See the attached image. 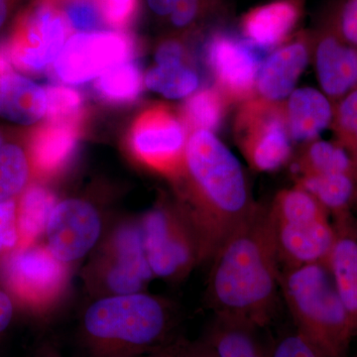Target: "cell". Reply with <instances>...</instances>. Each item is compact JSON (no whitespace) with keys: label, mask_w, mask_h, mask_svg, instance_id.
<instances>
[{"label":"cell","mask_w":357,"mask_h":357,"mask_svg":"<svg viewBox=\"0 0 357 357\" xmlns=\"http://www.w3.org/2000/svg\"><path fill=\"white\" fill-rule=\"evenodd\" d=\"M145 252L154 277L182 280L202 262L198 238L178 204H161L140 222Z\"/></svg>","instance_id":"cell-5"},{"label":"cell","mask_w":357,"mask_h":357,"mask_svg":"<svg viewBox=\"0 0 357 357\" xmlns=\"http://www.w3.org/2000/svg\"><path fill=\"white\" fill-rule=\"evenodd\" d=\"M14 316L13 298L7 291L0 289V335L10 326Z\"/></svg>","instance_id":"cell-40"},{"label":"cell","mask_w":357,"mask_h":357,"mask_svg":"<svg viewBox=\"0 0 357 357\" xmlns=\"http://www.w3.org/2000/svg\"><path fill=\"white\" fill-rule=\"evenodd\" d=\"M56 204L55 196L42 185H32L25 190L18 202L20 248H28L35 243L46 229L47 222Z\"/></svg>","instance_id":"cell-25"},{"label":"cell","mask_w":357,"mask_h":357,"mask_svg":"<svg viewBox=\"0 0 357 357\" xmlns=\"http://www.w3.org/2000/svg\"><path fill=\"white\" fill-rule=\"evenodd\" d=\"M185 58H187V53H185L184 45L177 40H166L157 48V64L185 63Z\"/></svg>","instance_id":"cell-37"},{"label":"cell","mask_w":357,"mask_h":357,"mask_svg":"<svg viewBox=\"0 0 357 357\" xmlns=\"http://www.w3.org/2000/svg\"><path fill=\"white\" fill-rule=\"evenodd\" d=\"M46 96L48 121L82 126L84 102L79 91L67 86H49Z\"/></svg>","instance_id":"cell-31"},{"label":"cell","mask_w":357,"mask_h":357,"mask_svg":"<svg viewBox=\"0 0 357 357\" xmlns=\"http://www.w3.org/2000/svg\"><path fill=\"white\" fill-rule=\"evenodd\" d=\"M259 328L241 323L215 319L204 340L218 357H272V349L258 337Z\"/></svg>","instance_id":"cell-22"},{"label":"cell","mask_w":357,"mask_h":357,"mask_svg":"<svg viewBox=\"0 0 357 357\" xmlns=\"http://www.w3.org/2000/svg\"><path fill=\"white\" fill-rule=\"evenodd\" d=\"M7 15V7L4 0H0V26L3 24Z\"/></svg>","instance_id":"cell-44"},{"label":"cell","mask_w":357,"mask_h":357,"mask_svg":"<svg viewBox=\"0 0 357 357\" xmlns=\"http://www.w3.org/2000/svg\"><path fill=\"white\" fill-rule=\"evenodd\" d=\"M65 23L48 4L35 8L14 39L10 57L16 67L30 73L46 69L64 47Z\"/></svg>","instance_id":"cell-13"},{"label":"cell","mask_w":357,"mask_h":357,"mask_svg":"<svg viewBox=\"0 0 357 357\" xmlns=\"http://www.w3.org/2000/svg\"><path fill=\"white\" fill-rule=\"evenodd\" d=\"M9 69H10V66H9L8 59L4 54L0 53V76L9 73Z\"/></svg>","instance_id":"cell-43"},{"label":"cell","mask_w":357,"mask_h":357,"mask_svg":"<svg viewBox=\"0 0 357 357\" xmlns=\"http://www.w3.org/2000/svg\"><path fill=\"white\" fill-rule=\"evenodd\" d=\"M50 357H55V356H50Z\"/></svg>","instance_id":"cell-45"},{"label":"cell","mask_w":357,"mask_h":357,"mask_svg":"<svg viewBox=\"0 0 357 357\" xmlns=\"http://www.w3.org/2000/svg\"><path fill=\"white\" fill-rule=\"evenodd\" d=\"M102 222L93 204L69 199L56 204L47 222V248L62 263L82 259L102 234Z\"/></svg>","instance_id":"cell-10"},{"label":"cell","mask_w":357,"mask_h":357,"mask_svg":"<svg viewBox=\"0 0 357 357\" xmlns=\"http://www.w3.org/2000/svg\"><path fill=\"white\" fill-rule=\"evenodd\" d=\"M337 220V236L330 255L324 262L330 270L338 295L357 333V238L352 236L345 222Z\"/></svg>","instance_id":"cell-20"},{"label":"cell","mask_w":357,"mask_h":357,"mask_svg":"<svg viewBox=\"0 0 357 357\" xmlns=\"http://www.w3.org/2000/svg\"><path fill=\"white\" fill-rule=\"evenodd\" d=\"M297 185L310 192L337 220L347 217V211L357 195L356 178L349 174H325L295 178Z\"/></svg>","instance_id":"cell-23"},{"label":"cell","mask_w":357,"mask_h":357,"mask_svg":"<svg viewBox=\"0 0 357 357\" xmlns=\"http://www.w3.org/2000/svg\"><path fill=\"white\" fill-rule=\"evenodd\" d=\"M184 122L169 105H150L133 121L128 151L141 165L177 182L184 175L190 135Z\"/></svg>","instance_id":"cell-6"},{"label":"cell","mask_w":357,"mask_h":357,"mask_svg":"<svg viewBox=\"0 0 357 357\" xmlns=\"http://www.w3.org/2000/svg\"><path fill=\"white\" fill-rule=\"evenodd\" d=\"M29 159L13 144L0 148V202L13 199L25 189L29 180Z\"/></svg>","instance_id":"cell-30"},{"label":"cell","mask_w":357,"mask_h":357,"mask_svg":"<svg viewBox=\"0 0 357 357\" xmlns=\"http://www.w3.org/2000/svg\"><path fill=\"white\" fill-rule=\"evenodd\" d=\"M273 225L283 268L325 262L337 236L328 218L273 222Z\"/></svg>","instance_id":"cell-15"},{"label":"cell","mask_w":357,"mask_h":357,"mask_svg":"<svg viewBox=\"0 0 357 357\" xmlns=\"http://www.w3.org/2000/svg\"><path fill=\"white\" fill-rule=\"evenodd\" d=\"M272 357H328L318 347L297 332L282 337L273 349Z\"/></svg>","instance_id":"cell-34"},{"label":"cell","mask_w":357,"mask_h":357,"mask_svg":"<svg viewBox=\"0 0 357 357\" xmlns=\"http://www.w3.org/2000/svg\"><path fill=\"white\" fill-rule=\"evenodd\" d=\"M175 184L178 206L198 238L202 262L211 261L258 206L238 160L210 131L190 135L185 173Z\"/></svg>","instance_id":"cell-2"},{"label":"cell","mask_w":357,"mask_h":357,"mask_svg":"<svg viewBox=\"0 0 357 357\" xmlns=\"http://www.w3.org/2000/svg\"><path fill=\"white\" fill-rule=\"evenodd\" d=\"M227 103L218 88L201 89L188 98L180 116L189 133L199 130L213 133L222 124Z\"/></svg>","instance_id":"cell-26"},{"label":"cell","mask_w":357,"mask_h":357,"mask_svg":"<svg viewBox=\"0 0 357 357\" xmlns=\"http://www.w3.org/2000/svg\"><path fill=\"white\" fill-rule=\"evenodd\" d=\"M284 109L291 141L306 144L318 139L319 134L332 123L333 103L316 89H295L284 103Z\"/></svg>","instance_id":"cell-19"},{"label":"cell","mask_w":357,"mask_h":357,"mask_svg":"<svg viewBox=\"0 0 357 357\" xmlns=\"http://www.w3.org/2000/svg\"><path fill=\"white\" fill-rule=\"evenodd\" d=\"M312 54L321 91L333 105L357 88V48L340 36L335 24L319 35Z\"/></svg>","instance_id":"cell-14"},{"label":"cell","mask_w":357,"mask_h":357,"mask_svg":"<svg viewBox=\"0 0 357 357\" xmlns=\"http://www.w3.org/2000/svg\"><path fill=\"white\" fill-rule=\"evenodd\" d=\"M301 14L298 0H275L255 7L244 15L241 22L244 37L256 48L274 49L287 40Z\"/></svg>","instance_id":"cell-18"},{"label":"cell","mask_w":357,"mask_h":357,"mask_svg":"<svg viewBox=\"0 0 357 357\" xmlns=\"http://www.w3.org/2000/svg\"><path fill=\"white\" fill-rule=\"evenodd\" d=\"M46 112V91L41 86L13 73L0 76V116L29 126Z\"/></svg>","instance_id":"cell-21"},{"label":"cell","mask_w":357,"mask_h":357,"mask_svg":"<svg viewBox=\"0 0 357 357\" xmlns=\"http://www.w3.org/2000/svg\"><path fill=\"white\" fill-rule=\"evenodd\" d=\"M66 14L70 24L82 33L93 31L102 20L100 10L91 0H73L66 9Z\"/></svg>","instance_id":"cell-33"},{"label":"cell","mask_w":357,"mask_h":357,"mask_svg":"<svg viewBox=\"0 0 357 357\" xmlns=\"http://www.w3.org/2000/svg\"><path fill=\"white\" fill-rule=\"evenodd\" d=\"M234 137L249 166L257 172L278 170L292 156L283 102L252 96L241 103Z\"/></svg>","instance_id":"cell-7"},{"label":"cell","mask_w":357,"mask_h":357,"mask_svg":"<svg viewBox=\"0 0 357 357\" xmlns=\"http://www.w3.org/2000/svg\"><path fill=\"white\" fill-rule=\"evenodd\" d=\"M330 128L333 141L349 155L357 181V88L333 105Z\"/></svg>","instance_id":"cell-29"},{"label":"cell","mask_w":357,"mask_h":357,"mask_svg":"<svg viewBox=\"0 0 357 357\" xmlns=\"http://www.w3.org/2000/svg\"><path fill=\"white\" fill-rule=\"evenodd\" d=\"M211 261L208 293L217 318L266 326L276 310L281 273L269 208L257 206Z\"/></svg>","instance_id":"cell-1"},{"label":"cell","mask_w":357,"mask_h":357,"mask_svg":"<svg viewBox=\"0 0 357 357\" xmlns=\"http://www.w3.org/2000/svg\"><path fill=\"white\" fill-rule=\"evenodd\" d=\"M293 172L295 178L338 173L349 174L356 178L354 166L347 152L335 141L330 142L319 138L304 145L294 160Z\"/></svg>","instance_id":"cell-24"},{"label":"cell","mask_w":357,"mask_h":357,"mask_svg":"<svg viewBox=\"0 0 357 357\" xmlns=\"http://www.w3.org/2000/svg\"><path fill=\"white\" fill-rule=\"evenodd\" d=\"M173 326L172 312L158 298L109 295L84 312L83 338L91 357H138L172 342Z\"/></svg>","instance_id":"cell-3"},{"label":"cell","mask_w":357,"mask_h":357,"mask_svg":"<svg viewBox=\"0 0 357 357\" xmlns=\"http://www.w3.org/2000/svg\"><path fill=\"white\" fill-rule=\"evenodd\" d=\"M142 75L132 62L110 68L95 84L96 96L110 105H128L137 100L142 91Z\"/></svg>","instance_id":"cell-27"},{"label":"cell","mask_w":357,"mask_h":357,"mask_svg":"<svg viewBox=\"0 0 357 357\" xmlns=\"http://www.w3.org/2000/svg\"><path fill=\"white\" fill-rule=\"evenodd\" d=\"M149 357H177V351H176V340H173L170 344L165 345L158 351L150 354Z\"/></svg>","instance_id":"cell-42"},{"label":"cell","mask_w":357,"mask_h":357,"mask_svg":"<svg viewBox=\"0 0 357 357\" xmlns=\"http://www.w3.org/2000/svg\"><path fill=\"white\" fill-rule=\"evenodd\" d=\"M314 42L300 34L282 45L260 66L256 89L259 96L272 102H282L294 91L298 79L306 69Z\"/></svg>","instance_id":"cell-16"},{"label":"cell","mask_w":357,"mask_h":357,"mask_svg":"<svg viewBox=\"0 0 357 357\" xmlns=\"http://www.w3.org/2000/svg\"><path fill=\"white\" fill-rule=\"evenodd\" d=\"M103 18L115 27L128 24L136 9V0H100Z\"/></svg>","instance_id":"cell-36"},{"label":"cell","mask_w":357,"mask_h":357,"mask_svg":"<svg viewBox=\"0 0 357 357\" xmlns=\"http://www.w3.org/2000/svg\"><path fill=\"white\" fill-rule=\"evenodd\" d=\"M178 0H148V6L158 15H169L173 13Z\"/></svg>","instance_id":"cell-41"},{"label":"cell","mask_w":357,"mask_h":357,"mask_svg":"<svg viewBox=\"0 0 357 357\" xmlns=\"http://www.w3.org/2000/svg\"><path fill=\"white\" fill-rule=\"evenodd\" d=\"M20 245L18 203L13 199L0 202V255H11Z\"/></svg>","instance_id":"cell-32"},{"label":"cell","mask_w":357,"mask_h":357,"mask_svg":"<svg viewBox=\"0 0 357 357\" xmlns=\"http://www.w3.org/2000/svg\"><path fill=\"white\" fill-rule=\"evenodd\" d=\"M333 24L340 36L357 48V0H345Z\"/></svg>","instance_id":"cell-35"},{"label":"cell","mask_w":357,"mask_h":357,"mask_svg":"<svg viewBox=\"0 0 357 357\" xmlns=\"http://www.w3.org/2000/svg\"><path fill=\"white\" fill-rule=\"evenodd\" d=\"M206 59L217 88L229 102H243L255 96L259 57L248 41L218 33L206 47Z\"/></svg>","instance_id":"cell-12"},{"label":"cell","mask_w":357,"mask_h":357,"mask_svg":"<svg viewBox=\"0 0 357 357\" xmlns=\"http://www.w3.org/2000/svg\"><path fill=\"white\" fill-rule=\"evenodd\" d=\"M145 83L148 88L166 98H182L197 91L199 77L185 63H168L157 64L148 70Z\"/></svg>","instance_id":"cell-28"},{"label":"cell","mask_w":357,"mask_h":357,"mask_svg":"<svg viewBox=\"0 0 357 357\" xmlns=\"http://www.w3.org/2000/svg\"><path fill=\"white\" fill-rule=\"evenodd\" d=\"M81 126L50 122L36 129L30 140V164L42 177H54L70 165L81 135Z\"/></svg>","instance_id":"cell-17"},{"label":"cell","mask_w":357,"mask_h":357,"mask_svg":"<svg viewBox=\"0 0 357 357\" xmlns=\"http://www.w3.org/2000/svg\"><path fill=\"white\" fill-rule=\"evenodd\" d=\"M135 52L133 40L122 33H79L63 47L56 59L55 72L65 83H86L128 62Z\"/></svg>","instance_id":"cell-8"},{"label":"cell","mask_w":357,"mask_h":357,"mask_svg":"<svg viewBox=\"0 0 357 357\" xmlns=\"http://www.w3.org/2000/svg\"><path fill=\"white\" fill-rule=\"evenodd\" d=\"M199 0H178L171 13V20L177 27H185L192 22L199 13Z\"/></svg>","instance_id":"cell-39"},{"label":"cell","mask_w":357,"mask_h":357,"mask_svg":"<svg viewBox=\"0 0 357 357\" xmlns=\"http://www.w3.org/2000/svg\"><path fill=\"white\" fill-rule=\"evenodd\" d=\"M103 255L100 276L109 295L141 293L154 277L145 252L140 223H126L115 230Z\"/></svg>","instance_id":"cell-9"},{"label":"cell","mask_w":357,"mask_h":357,"mask_svg":"<svg viewBox=\"0 0 357 357\" xmlns=\"http://www.w3.org/2000/svg\"><path fill=\"white\" fill-rule=\"evenodd\" d=\"M7 287L30 306L44 305L55 297L65 280L64 263L47 246L20 248L9 256L4 266Z\"/></svg>","instance_id":"cell-11"},{"label":"cell","mask_w":357,"mask_h":357,"mask_svg":"<svg viewBox=\"0 0 357 357\" xmlns=\"http://www.w3.org/2000/svg\"><path fill=\"white\" fill-rule=\"evenodd\" d=\"M280 289L296 332L328 357H347L356 332L325 263L283 268Z\"/></svg>","instance_id":"cell-4"},{"label":"cell","mask_w":357,"mask_h":357,"mask_svg":"<svg viewBox=\"0 0 357 357\" xmlns=\"http://www.w3.org/2000/svg\"><path fill=\"white\" fill-rule=\"evenodd\" d=\"M177 357H218L217 352L206 340L199 342L176 340Z\"/></svg>","instance_id":"cell-38"}]
</instances>
